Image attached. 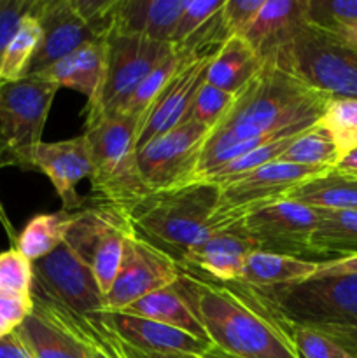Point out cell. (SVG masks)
I'll list each match as a JSON object with an SVG mask.
<instances>
[{"mask_svg": "<svg viewBox=\"0 0 357 358\" xmlns=\"http://www.w3.org/2000/svg\"><path fill=\"white\" fill-rule=\"evenodd\" d=\"M331 94L265 56L258 72L233 94L230 107L209 129L200 154L196 180L273 140L301 135L318 124Z\"/></svg>", "mask_w": 357, "mask_h": 358, "instance_id": "cell-1", "label": "cell"}, {"mask_svg": "<svg viewBox=\"0 0 357 358\" xmlns=\"http://www.w3.org/2000/svg\"><path fill=\"white\" fill-rule=\"evenodd\" d=\"M175 287L214 348L231 358H300L286 322L252 287L206 280L189 269H182Z\"/></svg>", "mask_w": 357, "mask_h": 358, "instance_id": "cell-2", "label": "cell"}, {"mask_svg": "<svg viewBox=\"0 0 357 358\" xmlns=\"http://www.w3.org/2000/svg\"><path fill=\"white\" fill-rule=\"evenodd\" d=\"M219 187L209 182L149 192L132 208L130 220L139 236L182 264L186 254L210 227Z\"/></svg>", "mask_w": 357, "mask_h": 358, "instance_id": "cell-3", "label": "cell"}, {"mask_svg": "<svg viewBox=\"0 0 357 358\" xmlns=\"http://www.w3.org/2000/svg\"><path fill=\"white\" fill-rule=\"evenodd\" d=\"M139 119L107 115L86 124L91 157V201L132 208L149 194L136 164Z\"/></svg>", "mask_w": 357, "mask_h": 358, "instance_id": "cell-4", "label": "cell"}, {"mask_svg": "<svg viewBox=\"0 0 357 358\" xmlns=\"http://www.w3.org/2000/svg\"><path fill=\"white\" fill-rule=\"evenodd\" d=\"M255 290L286 324L315 331L357 329V276Z\"/></svg>", "mask_w": 357, "mask_h": 358, "instance_id": "cell-5", "label": "cell"}, {"mask_svg": "<svg viewBox=\"0 0 357 358\" xmlns=\"http://www.w3.org/2000/svg\"><path fill=\"white\" fill-rule=\"evenodd\" d=\"M105 76L97 100L86 107V124L107 115H118L136 87L167 58L174 44L140 35L111 31L105 38Z\"/></svg>", "mask_w": 357, "mask_h": 358, "instance_id": "cell-6", "label": "cell"}, {"mask_svg": "<svg viewBox=\"0 0 357 358\" xmlns=\"http://www.w3.org/2000/svg\"><path fill=\"white\" fill-rule=\"evenodd\" d=\"M133 233L128 212L119 206L93 203L72 213L65 245L90 266L104 296L114 282L125 243Z\"/></svg>", "mask_w": 357, "mask_h": 358, "instance_id": "cell-7", "label": "cell"}, {"mask_svg": "<svg viewBox=\"0 0 357 358\" xmlns=\"http://www.w3.org/2000/svg\"><path fill=\"white\" fill-rule=\"evenodd\" d=\"M273 55L314 90L331 96L357 98V52L335 44L312 24L301 28Z\"/></svg>", "mask_w": 357, "mask_h": 358, "instance_id": "cell-8", "label": "cell"}, {"mask_svg": "<svg viewBox=\"0 0 357 358\" xmlns=\"http://www.w3.org/2000/svg\"><path fill=\"white\" fill-rule=\"evenodd\" d=\"M59 87L37 76L0 83V168L42 142L46 121Z\"/></svg>", "mask_w": 357, "mask_h": 358, "instance_id": "cell-9", "label": "cell"}, {"mask_svg": "<svg viewBox=\"0 0 357 358\" xmlns=\"http://www.w3.org/2000/svg\"><path fill=\"white\" fill-rule=\"evenodd\" d=\"M324 171L329 170L273 161L237 180L227 182L219 187V198L216 212L210 219V227L240 222L255 210L287 199L290 191L301 182L317 177Z\"/></svg>", "mask_w": 357, "mask_h": 358, "instance_id": "cell-10", "label": "cell"}, {"mask_svg": "<svg viewBox=\"0 0 357 358\" xmlns=\"http://www.w3.org/2000/svg\"><path fill=\"white\" fill-rule=\"evenodd\" d=\"M206 133L205 126L184 121L136 150V164L147 192L195 182Z\"/></svg>", "mask_w": 357, "mask_h": 358, "instance_id": "cell-11", "label": "cell"}, {"mask_svg": "<svg viewBox=\"0 0 357 358\" xmlns=\"http://www.w3.org/2000/svg\"><path fill=\"white\" fill-rule=\"evenodd\" d=\"M31 266V296L51 301L77 315L93 317L105 311V296L93 271L65 243Z\"/></svg>", "mask_w": 357, "mask_h": 358, "instance_id": "cell-12", "label": "cell"}, {"mask_svg": "<svg viewBox=\"0 0 357 358\" xmlns=\"http://www.w3.org/2000/svg\"><path fill=\"white\" fill-rule=\"evenodd\" d=\"M182 266L133 233L126 240L115 278L105 296V311H122L149 294L172 287L181 278Z\"/></svg>", "mask_w": 357, "mask_h": 358, "instance_id": "cell-13", "label": "cell"}, {"mask_svg": "<svg viewBox=\"0 0 357 358\" xmlns=\"http://www.w3.org/2000/svg\"><path fill=\"white\" fill-rule=\"evenodd\" d=\"M13 168L44 173L56 189L65 212L76 213L84 206V199L77 192V184L91 177L90 147L84 133L59 142L42 140L18 154Z\"/></svg>", "mask_w": 357, "mask_h": 358, "instance_id": "cell-14", "label": "cell"}, {"mask_svg": "<svg viewBox=\"0 0 357 358\" xmlns=\"http://www.w3.org/2000/svg\"><path fill=\"white\" fill-rule=\"evenodd\" d=\"M321 220V212L300 203L282 199L255 210L241 220L258 250L290 257H314L310 238Z\"/></svg>", "mask_w": 357, "mask_h": 358, "instance_id": "cell-15", "label": "cell"}, {"mask_svg": "<svg viewBox=\"0 0 357 358\" xmlns=\"http://www.w3.org/2000/svg\"><path fill=\"white\" fill-rule=\"evenodd\" d=\"M31 14L41 24L42 37L27 76L41 72L90 42L105 41L77 16L70 0H35Z\"/></svg>", "mask_w": 357, "mask_h": 358, "instance_id": "cell-16", "label": "cell"}, {"mask_svg": "<svg viewBox=\"0 0 357 358\" xmlns=\"http://www.w3.org/2000/svg\"><path fill=\"white\" fill-rule=\"evenodd\" d=\"M258 250L244 224L209 227L182 261V269L200 271L216 282H240L241 269L252 252Z\"/></svg>", "mask_w": 357, "mask_h": 358, "instance_id": "cell-17", "label": "cell"}, {"mask_svg": "<svg viewBox=\"0 0 357 358\" xmlns=\"http://www.w3.org/2000/svg\"><path fill=\"white\" fill-rule=\"evenodd\" d=\"M102 317L112 329V332L122 343L133 346V348L188 358H200L214 348L212 343L195 338L181 329L135 317V315L104 311Z\"/></svg>", "mask_w": 357, "mask_h": 358, "instance_id": "cell-18", "label": "cell"}, {"mask_svg": "<svg viewBox=\"0 0 357 358\" xmlns=\"http://www.w3.org/2000/svg\"><path fill=\"white\" fill-rule=\"evenodd\" d=\"M308 24V0H265L244 38L259 58L289 44Z\"/></svg>", "mask_w": 357, "mask_h": 358, "instance_id": "cell-19", "label": "cell"}, {"mask_svg": "<svg viewBox=\"0 0 357 358\" xmlns=\"http://www.w3.org/2000/svg\"><path fill=\"white\" fill-rule=\"evenodd\" d=\"M188 0H118L112 31L140 35L170 44Z\"/></svg>", "mask_w": 357, "mask_h": 358, "instance_id": "cell-20", "label": "cell"}, {"mask_svg": "<svg viewBox=\"0 0 357 358\" xmlns=\"http://www.w3.org/2000/svg\"><path fill=\"white\" fill-rule=\"evenodd\" d=\"M105 41L83 45L66 58L58 59L34 76L55 84L59 90H74L86 96V107L97 100L105 76Z\"/></svg>", "mask_w": 357, "mask_h": 358, "instance_id": "cell-21", "label": "cell"}, {"mask_svg": "<svg viewBox=\"0 0 357 358\" xmlns=\"http://www.w3.org/2000/svg\"><path fill=\"white\" fill-rule=\"evenodd\" d=\"M34 297V310L44 315L52 324L69 331L74 338L86 346L88 358H126L121 348V339L112 332L102 313L88 317L77 315L51 301Z\"/></svg>", "mask_w": 357, "mask_h": 358, "instance_id": "cell-22", "label": "cell"}, {"mask_svg": "<svg viewBox=\"0 0 357 358\" xmlns=\"http://www.w3.org/2000/svg\"><path fill=\"white\" fill-rule=\"evenodd\" d=\"M317 262L282 254L255 250L245 261L240 283L252 289H272L303 283L314 278Z\"/></svg>", "mask_w": 357, "mask_h": 358, "instance_id": "cell-23", "label": "cell"}, {"mask_svg": "<svg viewBox=\"0 0 357 358\" xmlns=\"http://www.w3.org/2000/svg\"><path fill=\"white\" fill-rule=\"evenodd\" d=\"M262 59L241 35H230L216 51L206 72V83L234 94L261 66Z\"/></svg>", "mask_w": 357, "mask_h": 358, "instance_id": "cell-24", "label": "cell"}, {"mask_svg": "<svg viewBox=\"0 0 357 358\" xmlns=\"http://www.w3.org/2000/svg\"><path fill=\"white\" fill-rule=\"evenodd\" d=\"M14 334L31 358H88L86 346L79 339L35 310Z\"/></svg>", "mask_w": 357, "mask_h": 358, "instance_id": "cell-25", "label": "cell"}, {"mask_svg": "<svg viewBox=\"0 0 357 358\" xmlns=\"http://www.w3.org/2000/svg\"><path fill=\"white\" fill-rule=\"evenodd\" d=\"M287 199L314 210H357V178L336 170L324 171L301 182Z\"/></svg>", "mask_w": 357, "mask_h": 358, "instance_id": "cell-26", "label": "cell"}, {"mask_svg": "<svg viewBox=\"0 0 357 358\" xmlns=\"http://www.w3.org/2000/svg\"><path fill=\"white\" fill-rule=\"evenodd\" d=\"M118 313L135 315V317L147 318V320L167 324L170 327L181 329V331L188 332L195 338L210 343L205 329L202 327V324L191 311V308L188 306V303L182 299L175 285L149 294V296L135 301V303L130 304L122 311H118Z\"/></svg>", "mask_w": 357, "mask_h": 358, "instance_id": "cell-27", "label": "cell"}, {"mask_svg": "<svg viewBox=\"0 0 357 358\" xmlns=\"http://www.w3.org/2000/svg\"><path fill=\"white\" fill-rule=\"evenodd\" d=\"M321 220L310 238L314 257L340 259L357 254V210H318Z\"/></svg>", "mask_w": 357, "mask_h": 358, "instance_id": "cell-28", "label": "cell"}, {"mask_svg": "<svg viewBox=\"0 0 357 358\" xmlns=\"http://www.w3.org/2000/svg\"><path fill=\"white\" fill-rule=\"evenodd\" d=\"M70 222H72V213L65 210L35 215L18 234L14 248H18L30 262L38 261L65 243Z\"/></svg>", "mask_w": 357, "mask_h": 358, "instance_id": "cell-29", "label": "cell"}, {"mask_svg": "<svg viewBox=\"0 0 357 358\" xmlns=\"http://www.w3.org/2000/svg\"><path fill=\"white\" fill-rule=\"evenodd\" d=\"M342 156L335 136L318 122L314 128L298 135L279 161L317 170H332Z\"/></svg>", "mask_w": 357, "mask_h": 358, "instance_id": "cell-30", "label": "cell"}, {"mask_svg": "<svg viewBox=\"0 0 357 358\" xmlns=\"http://www.w3.org/2000/svg\"><path fill=\"white\" fill-rule=\"evenodd\" d=\"M41 24L37 17L30 13L21 21L20 28L7 45L2 65H0V83H13L27 76L28 66L41 44Z\"/></svg>", "mask_w": 357, "mask_h": 358, "instance_id": "cell-31", "label": "cell"}, {"mask_svg": "<svg viewBox=\"0 0 357 358\" xmlns=\"http://www.w3.org/2000/svg\"><path fill=\"white\" fill-rule=\"evenodd\" d=\"M186 55H188V45H174L170 52L167 55V58L161 59L156 66L153 69V72L146 77V79L140 83V86L136 87L135 93L130 96V100L126 101L125 107L121 108L118 115H130V117H142L144 112L147 110L150 103L156 100V96L160 94V91L163 90L164 84L170 80V77L174 76L175 70L181 66V63L184 62Z\"/></svg>", "mask_w": 357, "mask_h": 358, "instance_id": "cell-32", "label": "cell"}, {"mask_svg": "<svg viewBox=\"0 0 357 358\" xmlns=\"http://www.w3.org/2000/svg\"><path fill=\"white\" fill-rule=\"evenodd\" d=\"M296 136H287V138L273 140V142L265 143V145L255 147V149L248 150V152L244 154V156L230 161V163H226L224 166L217 168V170H214L212 173H209L206 177L200 178V180H195V182H209V184H214L217 185V187H220V185L227 184V182L237 180V178L244 177V175L251 173V171L258 170V168L265 166V164L273 163V161H279L280 157H282V154L287 150V147L294 142Z\"/></svg>", "mask_w": 357, "mask_h": 358, "instance_id": "cell-33", "label": "cell"}, {"mask_svg": "<svg viewBox=\"0 0 357 358\" xmlns=\"http://www.w3.org/2000/svg\"><path fill=\"white\" fill-rule=\"evenodd\" d=\"M321 124L335 136L342 154L357 145V98L331 96Z\"/></svg>", "mask_w": 357, "mask_h": 358, "instance_id": "cell-34", "label": "cell"}, {"mask_svg": "<svg viewBox=\"0 0 357 358\" xmlns=\"http://www.w3.org/2000/svg\"><path fill=\"white\" fill-rule=\"evenodd\" d=\"M231 100H233V94L226 93V91L219 90V87L212 86L205 80L198 90V93H196V96L192 98L191 107H189L182 122L191 121L196 122V124L205 126L206 129H212L219 122V119L223 117L224 112L227 110Z\"/></svg>", "mask_w": 357, "mask_h": 358, "instance_id": "cell-35", "label": "cell"}, {"mask_svg": "<svg viewBox=\"0 0 357 358\" xmlns=\"http://www.w3.org/2000/svg\"><path fill=\"white\" fill-rule=\"evenodd\" d=\"M286 327L300 358H356L322 332L293 324H286Z\"/></svg>", "mask_w": 357, "mask_h": 358, "instance_id": "cell-36", "label": "cell"}, {"mask_svg": "<svg viewBox=\"0 0 357 358\" xmlns=\"http://www.w3.org/2000/svg\"><path fill=\"white\" fill-rule=\"evenodd\" d=\"M34 266L18 248L0 254V290L18 296H31Z\"/></svg>", "mask_w": 357, "mask_h": 358, "instance_id": "cell-37", "label": "cell"}, {"mask_svg": "<svg viewBox=\"0 0 357 358\" xmlns=\"http://www.w3.org/2000/svg\"><path fill=\"white\" fill-rule=\"evenodd\" d=\"M223 3L224 0H188L177 24H175L170 44L182 45L189 38L195 37L219 13Z\"/></svg>", "mask_w": 357, "mask_h": 358, "instance_id": "cell-38", "label": "cell"}, {"mask_svg": "<svg viewBox=\"0 0 357 358\" xmlns=\"http://www.w3.org/2000/svg\"><path fill=\"white\" fill-rule=\"evenodd\" d=\"M357 23V0H308V24L321 30Z\"/></svg>", "mask_w": 357, "mask_h": 358, "instance_id": "cell-39", "label": "cell"}, {"mask_svg": "<svg viewBox=\"0 0 357 358\" xmlns=\"http://www.w3.org/2000/svg\"><path fill=\"white\" fill-rule=\"evenodd\" d=\"M262 3H265V0H224L219 16L227 37L230 35H241L244 37L245 31L248 30L252 21L258 16Z\"/></svg>", "mask_w": 357, "mask_h": 358, "instance_id": "cell-40", "label": "cell"}, {"mask_svg": "<svg viewBox=\"0 0 357 358\" xmlns=\"http://www.w3.org/2000/svg\"><path fill=\"white\" fill-rule=\"evenodd\" d=\"M31 313H34V297L0 290V339L14 334Z\"/></svg>", "mask_w": 357, "mask_h": 358, "instance_id": "cell-41", "label": "cell"}, {"mask_svg": "<svg viewBox=\"0 0 357 358\" xmlns=\"http://www.w3.org/2000/svg\"><path fill=\"white\" fill-rule=\"evenodd\" d=\"M35 0H0V65L4 55L20 28L21 21L31 13Z\"/></svg>", "mask_w": 357, "mask_h": 358, "instance_id": "cell-42", "label": "cell"}, {"mask_svg": "<svg viewBox=\"0 0 357 358\" xmlns=\"http://www.w3.org/2000/svg\"><path fill=\"white\" fill-rule=\"evenodd\" d=\"M343 276H357V254L317 262V271L310 280L343 278Z\"/></svg>", "mask_w": 357, "mask_h": 358, "instance_id": "cell-43", "label": "cell"}, {"mask_svg": "<svg viewBox=\"0 0 357 358\" xmlns=\"http://www.w3.org/2000/svg\"><path fill=\"white\" fill-rule=\"evenodd\" d=\"M317 30L321 31L322 35H326L329 41L335 42V44L357 52V23L340 24V27L328 28V30H321V28H317Z\"/></svg>", "mask_w": 357, "mask_h": 358, "instance_id": "cell-44", "label": "cell"}, {"mask_svg": "<svg viewBox=\"0 0 357 358\" xmlns=\"http://www.w3.org/2000/svg\"><path fill=\"white\" fill-rule=\"evenodd\" d=\"M0 358H31L16 334L0 339Z\"/></svg>", "mask_w": 357, "mask_h": 358, "instance_id": "cell-45", "label": "cell"}, {"mask_svg": "<svg viewBox=\"0 0 357 358\" xmlns=\"http://www.w3.org/2000/svg\"><path fill=\"white\" fill-rule=\"evenodd\" d=\"M332 170L357 178V145L354 147V149H350L349 152L343 154L342 159L338 161V164H336Z\"/></svg>", "mask_w": 357, "mask_h": 358, "instance_id": "cell-46", "label": "cell"}, {"mask_svg": "<svg viewBox=\"0 0 357 358\" xmlns=\"http://www.w3.org/2000/svg\"><path fill=\"white\" fill-rule=\"evenodd\" d=\"M122 353H125L126 358H188L181 355H168V353H156V352H146V350L133 348V346L126 345V343L121 341Z\"/></svg>", "mask_w": 357, "mask_h": 358, "instance_id": "cell-47", "label": "cell"}, {"mask_svg": "<svg viewBox=\"0 0 357 358\" xmlns=\"http://www.w3.org/2000/svg\"><path fill=\"white\" fill-rule=\"evenodd\" d=\"M0 227H2V229H4V233H6L7 236L10 238V240H13V241H16L18 234H16V231H14V227H13V222H10L9 215H7L6 205H4V201H2V199H0Z\"/></svg>", "mask_w": 357, "mask_h": 358, "instance_id": "cell-48", "label": "cell"}, {"mask_svg": "<svg viewBox=\"0 0 357 358\" xmlns=\"http://www.w3.org/2000/svg\"><path fill=\"white\" fill-rule=\"evenodd\" d=\"M200 358H231V357L226 355V353H223V352H220V350L212 348L209 353H205V355L200 357Z\"/></svg>", "mask_w": 357, "mask_h": 358, "instance_id": "cell-49", "label": "cell"}]
</instances>
